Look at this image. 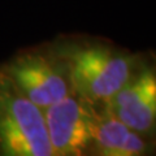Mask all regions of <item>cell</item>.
Returning <instances> with one entry per match:
<instances>
[{
	"label": "cell",
	"instance_id": "1",
	"mask_svg": "<svg viewBox=\"0 0 156 156\" xmlns=\"http://www.w3.org/2000/svg\"><path fill=\"white\" fill-rule=\"evenodd\" d=\"M72 90L92 103H107L142 64L139 56L104 44H69L58 52Z\"/></svg>",
	"mask_w": 156,
	"mask_h": 156
},
{
	"label": "cell",
	"instance_id": "4",
	"mask_svg": "<svg viewBox=\"0 0 156 156\" xmlns=\"http://www.w3.org/2000/svg\"><path fill=\"white\" fill-rule=\"evenodd\" d=\"M3 69L18 90L42 109L72 92L66 64L58 55L23 52L14 56Z\"/></svg>",
	"mask_w": 156,
	"mask_h": 156
},
{
	"label": "cell",
	"instance_id": "6",
	"mask_svg": "<svg viewBox=\"0 0 156 156\" xmlns=\"http://www.w3.org/2000/svg\"><path fill=\"white\" fill-rule=\"evenodd\" d=\"M98 109L91 155L100 156H143L155 151L156 140L136 133L101 103Z\"/></svg>",
	"mask_w": 156,
	"mask_h": 156
},
{
	"label": "cell",
	"instance_id": "5",
	"mask_svg": "<svg viewBox=\"0 0 156 156\" xmlns=\"http://www.w3.org/2000/svg\"><path fill=\"white\" fill-rule=\"evenodd\" d=\"M104 104L128 128L156 140V66L142 62Z\"/></svg>",
	"mask_w": 156,
	"mask_h": 156
},
{
	"label": "cell",
	"instance_id": "3",
	"mask_svg": "<svg viewBox=\"0 0 156 156\" xmlns=\"http://www.w3.org/2000/svg\"><path fill=\"white\" fill-rule=\"evenodd\" d=\"M98 105L72 90L43 109L53 156H82L92 152Z\"/></svg>",
	"mask_w": 156,
	"mask_h": 156
},
{
	"label": "cell",
	"instance_id": "2",
	"mask_svg": "<svg viewBox=\"0 0 156 156\" xmlns=\"http://www.w3.org/2000/svg\"><path fill=\"white\" fill-rule=\"evenodd\" d=\"M0 155L53 156L43 109L0 68Z\"/></svg>",
	"mask_w": 156,
	"mask_h": 156
}]
</instances>
